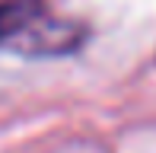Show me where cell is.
Segmentation results:
<instances>
[{
    "label": "cell",
    "instance_id": "6da1fadb",
    "mask_svg": "<svg viewBox=\"0 0 156 153\" xmlns=\"http://www.w3.org/2000/svg\"><path fill=\"white\" fill-rule=\"evenodd\" d=\"M41 0H0V45L32 29L41 16Z\"/></svg>",
    "mask_w": 156,
    "mask_h": 153
}]
</instances>
